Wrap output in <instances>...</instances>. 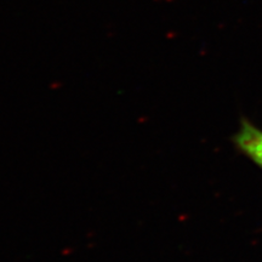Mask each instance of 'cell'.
I'll list each match as a JSON object with an SVG mask.
<instances>
[{
	"label": "cell",
	"mask_w": 262,
	"mask_h": 262,
	"mask_svg": "<svg viewBox=\"0 0 262 262\" xmlns=\"http://www.w3.org/2000/svg\"><path fill=\"white\" fill-rule=\"evenodd\" d=\"M234 142L239 148L262 168V131L249 124L242 123L241 129L234 135Z\"/></svg>",
	"instance_id": "obj_1"
}]
</instances>
